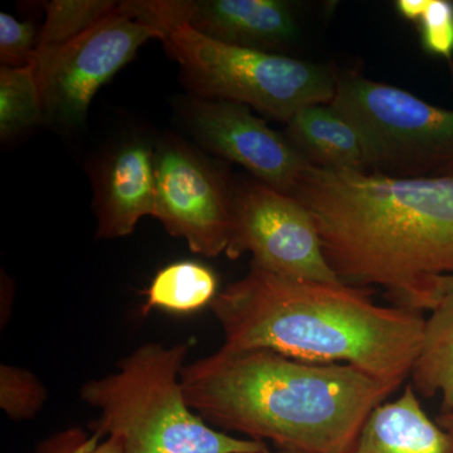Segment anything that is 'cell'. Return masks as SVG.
Here are the masks:
<instances>
[{"label":"cell","mask_w":453,"mask_h":453,"mask_svg":"<svg viewBox=\"0 0 453 453\" xmlns=\"http://www.w3.org/2000/svg\"><path fill=\"white\" fill-rule=\"evenodd\" d=\"M295 198L315 220L340 281L378 286L395 306L431 311L453 275V177L390 178L309 166Z\"/></svg>","instance_id":"6da1fadb"},{"label":"cell","mask_w":453,"mask_h":453,"mask_svg":"<svg viewBox=\"0 0 453 453\" xmlns=\"http://www.w3.org/2000/svg\"><path fill=\"white\" fill-rule=\"evenodd\" d=\"M210 309L226 350L264 349L350 365L395 390L410 380L426 320L413 310L378 305L366 288L288 279L256 265L219 291Z\"/></svg>","instance_id":"7a4b0ae2"},{"label":"cell","mask_w":453,"mask_h":453,"mask_svg":"<svg viewBox=\"0 0 453 453\" xmlns=\"http://www.w3.org/2000/svg\"><path fill=\"white\" fill-rule=\"evenodd\" d=\"M181 384L189 407L211 427L294 453H347L395 392L354 366L264 349L220 348L186 365Z\"/></svg>","instance_id":"3957f363"},{"label":"cell","mask_w":453,"mask_h":453,"mask_svg":"<svg viewBox=\"0 0 453 453\" xmlns=\"http://www.w3.org/2000/svg\"><path fill=\"white\" fill-rule=\"evenodd\" d=\"M193 342H148L111 374L83 384L80 395L97 410L92 431L118 437L124 453H256L267 443L237 438L208 425L188 404L181 372Z\"/></svg>","instance_id":"277c9868"},{"label":"cell","mask_w":453,"mask_h":453,"mask_svg":"<svg viewBox=\"0 0 453 453\" xmlns=\"http://www.w3.org/2000/svg\"><path fill=\"white\" fill-rule=\"evenodd\" d=\"M159 40L208 100L241 104L288 122L303 107L330 104L335 96L338 76L327 65L222 43L187 23L164 27Z\"/></svg>","instance_id":"5b68a950"},{"label":"cell","mask_w":453,"mask_h":453,"mask_svg":"<svg viewBox=\"0 0 453 453\" xmlns=\"http://www.w3.org/2000/svg\"><path fill=\"white\" fill-rule=\"evenodd\" d=\"M330 104L359 134L368 173L453 177V110L354 73L338 76Z\"/></svg>","instance_id":"8992f818"},{"label":"cell","mask_w":453,"mask_h":453,"mask_svg":"<svg viewBox=\"0 0 453 453\" xmlns=\"http://www.w3.org/2000/svg\"><path fill=\"white\" fill-rule=\"evenodd\" d=\"M157 31L131 16L122 3L82 35L53 49L37 50L33 68L46 119L83 124L98 89L135 57Z\"/></svg>","instance_id":"52a82bcc"},{"label":"cell","mask_w":453,"mask_h":453,"mask_svg":"<svg viewBox=\"0 0 453 453\" xmlns=\"http://www.w3.org/2000/svg\"><path fill=\"white\" fill-rule=\"evenodd\" d=\"M244 253L252 265L275 275L308 281L342 282L327 264L315 220L295 198L259 183L234 189V219L226 255Z\"/></svg>","instance_id":"ba28073f"},{"label":"cell","mask_w":453,"mask_h":453,"mask_svg":"<svg viewBox=\"0 0 453 453\" xmlns=\"http://www.w3.org/2000/svg\"><path fill=\"white\" fill-rule=\"evenodd\" d=\"M154 219L190 251L207 257L226 253L234 219V189L204 157L178 142L155 151Z\"/></svg>","instance_id":"9c48e42d"},{"label":"cell","mask_w":453,"mask_h":453,"mask_svg":"<svg viewBox=\"0 0 453 453\" xmlns=\"http://www.w3.org/2000/svg\"><path fill=\"white\" fill-rule=\"evenodd\" d=\"M196 139L211 153L231 160L265 186L294 195L310 164L288 138L267 127L249 106L196 98L189 107Z\"/></svg>","instance_id":"30bf717a"},{"label":"cell","mask_w":453,"mask_h":453,"mask_svg":"<svg viewBox=\"0 0 453 453\" xmlns=\"http://www.w3.org/2000/svg\"><path fill=\"white\" fill-rule=\"evenodd\" d=\"M138 14L157 33L187 23L211 40L264 52L291 49L300 38L294 9L282 0H153L139 2Z\"/></svg>","instance_id":"8fae6325"},{"label":"cell","mask_w":453,"mask_h":453,"mask_svg":"<svg viewBox=\"0 0 453 453\" xmlns=\"http://www.w3.org/2000/svg\"><path fill=\"white\" fill-rule=\"evenodd\" d=\"M157 201L155 151L134 140L107 157L97 179L98 240L127 237L140 219L154 217Z\"/></svg>","instance_id":"7c38bea8"},{"label":"cell","mask_w":453,"mask_h":453,"mask_svg":"<svg viewBox=\"0 0 453 453\" xmlns=\"http://www.w3.org/2000/svg\"><path fill=\"white\" fill-rule=\"evenodd\" d=\"M347 453H453V434L428 416L410 383L372 411Z\"/></svg>","instance_id":"4fadbf2b"},{"label":"cell","mask_w":453,"mask_h":453,"mask_svg":"<svg viewBox=\"0 0 453 453\" xmlns=\"http://www.w3.org/2000/svg\"><path fill=\"white\" fill-rule=\"evenodd\" d=\"M286 125V138L310 165L368 173L359 134L332 104L303 107Z\"/></svg>","instance_id":"5bb4252c"},{"label":"cell","mask_w":453,"mask_h":453,"mask_svg":"<svg viewBox=\"0 0 453 453\" xmlns=\"http://www.w3.org/2000/svg\"><path fill=\"white\" fill-rule=\"evenodd\" d=\"M429 312L411 384L418 395L440 396L441 413H445L453 408V275L442 280Z\"/></svg>","instance_id":"9a60e30c"},{"label":"cell","mask_w":453,"mask_h":453,"mask_svg":"<svg viewBox=\"0 0 453 453\" xmlns=\"http://www.w3.org/2000/svg\"><path fill=\"white\" fill-rule=\"evenodd\" d=\"M219 292V279L210 267L199 262H175L155 275L146 290L142 311L144 314L153 309L177 314L198 311L211 306Z\"/></svg>","instance_id":"2e32d148"},{"label":"cell","mask_w":453,"mask_h":453,"mask_svg":"<svg viewBox=\"0 0 453 453\" xmlns=\"http://www.w3.org/2000/svg\"><path fill=\"white\" fill-rule=\"evenodd\" d=\"M46 120L33 65L0 67V136L3 140Z\"/></svg>","instance_id":"e0dca14e"},{"label":"cell","mask_w":453,"mask_h":453,"mask_svg":"<svg viewBox=\"0 0 453 453\" xmlns=\"http://www.w3.org/2000/svg\"><path fill=\"white\" fill-rule=\"evenodd\" d=\"M119 3L111 0H53L46 5V22L38 50L67 43L100 22Z\"/></svg>","instance_id":"ac0fdd59"},{"label":"cell","mask_w":453,"mask_h":453,"mask_svg":"<svg viewBox=\"0 0 453 453\" xmlns=\"http://www.w3.org/2000/svg\"><path fill=\"white\" fill-rule=\"evenodd\" d=\"M47 389L28 369L0 366V408L13 421H27L43 410Z\"/></svg>","instance_id":"d6986e66"},{"label":"cell","mask_w":453,"mask_h":453,"mask_svg":"<svg viewBox=\"0 0 453 453\" xmlns=\"http://www.w3.org/2000/svg\"><path fill=\"white\" fill-rule=\"evenodd\" d=\"M40 35L35 26L0 13V62L5 67L32 65L37 55Z\"/></svg>","instance_id":"ffe728a7"},{"label":"cell","mask_w":453,"mask_h":453,"mask_svg":"<svg viewBox=\"0 0 453 453\" xmlns=\"http://www.w3.org/2000/svg\"><path fill=\"white\" fill-rule=\"evenodd\" d=\"M423 49L432 56L451 62L453 57V2L429 0L417 22Z\"/></svg>","instance_id":"44dd1931"},{"label":"cell","mask_w":453,"mask_h":453,"mask_svg":"<svg viewBox=\"0 0 453 453\" xmlns=\"http://www.w3.org/2000/svg\"><path fill=\"white\" fill-rule=\"evenodd\" d=\"M35 453H124L118 437H104L94 432L70 429L44 442Z\"/></svg>","instance_id":"7402d4cb"},{"label":"cell","mask_w":453,"mask_h":453,"mask_svg":"<svg viewBox=\"0 0 453 453\" xmlns=\"http://www.w3.org/2000/svg\"><path fill=\"white\" fill-rule=\"evenodd\" d=\"M428 2L429 0H398L395 2V9L399 16L417 23L425 13Z\"/></svg>","instance_id":"603a6c76"},{"label":"cell","mask_w":453,"mask_h":453,"mask_svg":"<svg viewBox=\"0 0 453 453\" xmlns=\"http://www.w3.org/2000/svg\"><path fill=\"white\" fill-rule=\"evenodd\" d=\"M436 421L440 423L441 427L453 434V408L451 411H449V412L440 413Z\"/></svg>","instance_id":"cb8c5ba5"},{"label":"cell","mask_w":453,"mask_h":453,"mask_svg":"<svg viewBox=\"0 0 453 453\" xmlns=\"http://www.w3.org/2000/svg\"><path fill=\"white\" fill-rule=\"evenodd\" d=\"M256 453H294V452H288V451H282V449H265L264 451H259V452H256Z\"/></svg>","instance_id":"d4e9b609"}]
</instances>
